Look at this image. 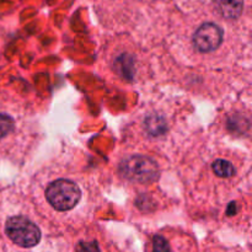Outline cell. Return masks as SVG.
Segmentation results:
<instances>
[{"instance_id": "cell-3", "label": "cell", "mask_w": 252, "mask_h": 252, "mask_svg": "<svg viewBox=\"0 0 252 252\" xmlns=\"http://www.w3.org/2000/svg\"><path fill=\"white\" fill-rule=\"evenodd\" d=\"M5 231L10 240L21 248H33L41 240L38 226L24 217L10 218L5 225Z\"/></svg>"}, {"instance_id": "cell-9", "label": "cell", "mask_w": 252, "mask_h": 252, "mask_svg": "<svg viewBox=\"0 0 252 252\" xmlns=\"http://www.w3.org/2000/svg\"><path fill=\"white\" fill-rule=\"evenodd\" d=\"M14 127V120H12L10 116L0 113V138L5 137V135L9 134L10 132H12Z\"/></svg>"}, {"instance_id": "cell-10", "label": "cell", "mask_w": 252, "mask_h": 252, "mask_svg": "<svg viewBox=\"0 0 252 252\" xmlns=\"http://www.w3.org/2000/svg\"><path fill=\"white\" fill-rule=\"evenodd\" d=\"M153 248H154L155 251H170L171 250L169 243H167L164 238H161V236H155L154 240H153Z\"/></svg>"}, {"instance_id": "cell-4", "label": "cell", "mask_w": 252, "mask_h": 252, "mask_svg": "<svg viewBox=\"0 0 252 252\" xmlns=\"http://www.w3.org/2000/svg\"><path fill=\"white\" fill-rule=\"evenodd\" d=\"M223 41V31L220 27L212 22L203 24L193 36V44L197 51L208 53L220 46Z\"/></svg>"}, {"instance_id": "cell-8", "label": "cell", "mask_w": 252, "mask_h": 252, "mask_svg": "<svg viewBox=\"0 0 252 252\" xmlns=\"http://www.w3.org/2000/svg\"><path fill=\"white\" fill-rule=\"evenodd\" d=\"M117 68L123 76H132L133 74V61L130 57L122 56L117 61Z\"/></svg>"}, {"instance_id": "cell-7", "label": "cell", "mask_w": 252, "mask_h": 252, "mask_svg": "<svg viewBox=\"0 0 252 252\" xmlns=\"http://www.w3.org/2000/svg\"><path fill=\"white\" fill-rule=\"evenodd\" d=\"M212 169H213L214 174H216L217 176L224 177V179L231 177L235 174V169H234L233 164L226 161V160H216V161L213 162V165H212Z\"/></svg>"}, {"instance_id": "cell-5", "label": "cell", "mask_w": 252, "mask_h": 252, "mask_svg": "<svg viewBox=\"0 0 252 252\" xmlns=\"http://www.w3.org/2000/svg\"><path fill=\"white\" fill-rule=\"evenodd\" d=\"M217 10L223 17L238 19L244 9V0H214Z\"/></svg>"}, {"instance_id": "cell-1", "label": "cell", "mask_w": 252, "mask_h": 252, "mask_svg": "<svg viewBox=\"0 0 252 252\" xmlns=\"http://www.w3.org/2000/svg\"><path fill=\"white\" fill-rule=\"evenodd\" d=\"M47 201L59 212L70 211L79 203L81 192L78 185L69 180H57L46 189Z\"/></svg>"}, {"instance_id": "cell-11", "label": "cell", "mask_w": 252, "mask_h": 252, "mask_svg": "<svg viewBox=\"0 0 252 252\" xmlns=\"http://www.w3.org/2000/svg\"><path fill=\"white\" fill-rule=\"evenodd\" d=\"M76 249H78V250H81V251H95V250L98 251L100 250L95 243H81Z\"/></svg>"}, {"instance_id": "cell-2", "label": "cell", "mask_w": 252, "mask_h": 252, "mask_svg": "<svg viewBox=\"0 0 252 252\" xmlns=\"http://www.w3.org/2000/svg\"><path fill=\"white\" fill-rule=\"evenodd\" d=\"M121 172L127 180L138 184H150L159 176L157 162L144 155L129 157L121 165Z\"/></svg>"}, {"instance_id": "cell-6", "label": "cell", "mask_w": 252, "mask_h": 252, "mask_svg": "<svg viewBox=\"0 0 252 252\" xmlns=\"http://www.w3.org/2000/svg\"><path fill=\"white\" fill-rule=\"evenodd\" d=\"M145 129L150 135L158 137V135H161L166 132V123H165L164 118L160 117V116H149L145 120Z\"/></svg>"}]
</instances>
